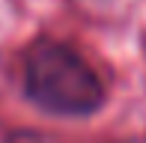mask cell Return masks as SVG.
<instances>
[{
    "label": "cell",
    "instance_id": "cell-1",
    "mask_svg": "<svg viewBox=\"0 0 146 143\" xmlns=\"http://www.w3.org/2000/svg\"><path fill=\"white\" fill-rule=\"evenodd\" d=\"M24 89L30 101L57 116H90L104 105V81L81 51L42 39L24 57Z\"/></svg>",
    "mask_w": 146,
    "mask_h": 143
},
{
    "label": "cell",
    "instance_id": "cell-2",
    "mask_svg": "<svg viewBox=\"0 0 146 143\" xmlns=\"http://www.w3.org/2000/svg\"><path fill=\"white\" fill-rule=\"evenodd\" d=\"M9 143H60V140L48 137V134H33V131H24V134H15Z\"/></svg>",
    "mask_w": 146,
    "mask_h": 143
}]
</instances>
